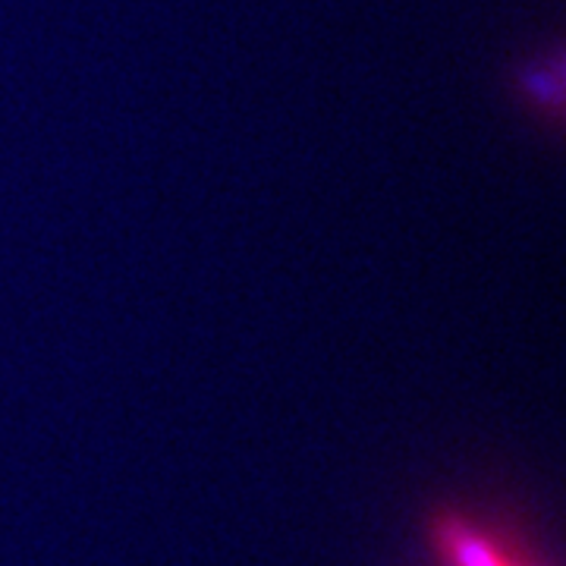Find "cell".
<instances>
[{
	"label": "cell",
	"mask_w": 566,
	"mask_h": 566,
	"mask_svg": "<svg viewBox=\"0 0 566 566\" xmlns=\"http://www.w3.org/2000/svg\"><path fill=\"white\" fill-rule=\"evenodd\" d=\"M434 538L453 566H516L506 560L497 545L460 516H441L434 523Z\"/></svg>",
	"instance_id": "cell-1"
}]
</instances>
